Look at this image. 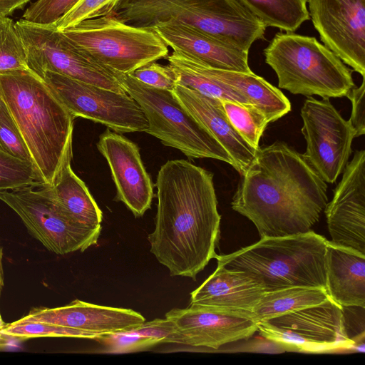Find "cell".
Instances as JSON below:
<instances>
[{
  "label": "cell",
  "instance_id": "cell-1",
  "mask_svg": "<svg viewBox=\"0 0 365 365\" xmlns=\"http://www.w3.org/2000/svg\"><path fill=\"white\" fill-rule=\"evenodd\" d=\"M155 186V228L148 235L150 251L172 277L196 279L216 258L221 216L213 174L185 160L160 167Z\"/></svg>",
  "mask_w": 365,
  "mask_h": 365
},
{
  "label": "cell",
  "instance_id": "cell-2",
  "mask_svg": "<svg viewBox=\"0 0 365 365\" xmlns=\"http://www.w3.org/2000/svg\"><path fill=\"white\" fill-rule=\"evenodd\" d=\"M327 191L303 155L277 141L257 149L231 206L255 225L260 238L289 236L311 230L328 202Z\"/></svg>",
  "mask_w": 365,
  "mask_h": 365
},
{
  "label": "cell",
  "instance_id": "cell-3",
  "mask_svg": "<svg viewBox=\"0 0 365 365\" xmlns=\"http://www.w3.org/2000/svg\"><path fill=\"white\" fill-rule=\"evenodd\" d=\"M6 105L44 184L51 185L72 159L74 117L30 69L0 73Z\"/></svg>",
  "mask_w": 365,
  "mask_h": 365
},
{
  "label": "cell",
  "instance_id": "cell-4",
  "mask_svg": "<svg viewBox=\"0 0 365 365\" xmlns=\"http://www.w3.org/2000/svg\"><path fill=\"white\" fill-rule=\"evenodd\" d=\"M110 16L150 29L182 24L247 53L267 28L237 0H118Z\"/></svg>",
  "mask_w": 365,
  "mask_h": 365
},
{
  "label": "cell",
  "instance_id": "cell-5",
  "mask_svg": "<svg viewBox=\"0 0 365 365\" xmlns=\"http://www.w3.org/2000/svg\"><path fill=\"white\" fill-rule=\"evenodd\" d=\"M327 240L312 230L284 237H262L229 255H217V266L241 271L265 292L294 286L326 289Z\"/></svg>",
  "mask_w": 365,
  "mask_h": 365
},
{
  "label": "cell",
  "instance_id": "cell-6",
  "mask_svg": "<svg viewBox=\"0 0 365 365\" xmlns=\"http://www.w3.org/2000/svg\"><path fill=\"white\" fill-rule=\"evenodd\" d=\"M263 53L279 88L292 94L341 98L355 87L353 70L315 37L278 32Z\"/></svg>",
  "mask_w": 365,
  "mask_h": 365
},
{
  "label": "cell",
  "instance_id": "cell-7",
  "mask_svg": "<svg viewBox=\"0 0 365 365\" xmlns=\"http://www.w3.org/2000/svg\"><path fill=\"white\" fill-rule=\"evenodd\" d=\"M125 92L140 106L148 123L145 132L189 158H212L230 164V155L182 105L173 91L143 83L129 74L115 73Z\"/></svg>",
  "mask_w": 365,
  "mask_h": 365
},
{
  "label": "cell",
  "instance_id": "cell-8",
  "mask_svg": "<svg viewBox=\"0 0 365 365\" xmlns=\"http://www.w3.org/2000/svg\"><path fill=\"white\" fill-rule=\"evenodd\" d=\"M61 31L79 50L115 73H130L169 53L153 29L131 26L112 16L86 20Z\"/></svg>",
  "mask_w": 365,
  "mask_h": 365
},
{
  "label": "cell",
  "instance_id": "cell-9",
  "mask_svg": "<svg viewBox=\"0 0 365 365\" xmlns=\"http://www.w3.org/2000/svg\"><path fill=\"white\" fill-rule=\"evenodd\" d=\"M257 331L262 336L283 345L287 351L364 352V341L356 342L349 337L342 307L330 298L258 322Z\"/></svg>",
  "mask_w": 365,
  "mask_h": 365
},
{
  "label": "cell",
  "instance_id": "cell-10",
  "mask_svg": "<svg viewBox=\"0 0 365 365\" xmlns=\"http://www.w3.org/2000/svg\"><path fill=\"white\" fill-rule=\"evenodd\" d=\"M15 26L26 48L28 67L38 76L51 71L117 93H126L115 72L79 50L55 26L22 19L15 22Z\"/></svg>",
  "mask_w": 365,
  "mask_h": 365
},
{
  "label": "cell",
  "instance_id": "cell-11",
  "mask_svg": "<svg viewBox=\"0 0 365 365\" xmlns=\"http://www.w3.org/2000/svg\"><path fill=\"white\" fill-rule=\"evenodd\" d=\"M0 200L19 215L30 235L52 252H84L98 242L101 226L91 227L70 220L39 186L1 191Z\"/></svg>",
  "mask_w": 365,
  "mask_h": 365
},
{
  "label": "cell",
  "instance_id": "cell-12",
  "mask_svg": "<svg viewBox=\"0 0 365 365\" xmlns=\"http://www.w3.org/2000/svg\"><path fill=\"white\" fill-rule=\"evenodd\" d=\"M74 117L91 120L118 133L145 132L148 120L140 106L127 93L45 71L40 76Z\"/></svg>",
  "mask_w": 365,
  "mask_h": 365
},
{
  "label": "cell",
  "instance_id": "cell-13",
  "mask_svg": "<svg viewBox=\"0 0 365 365\" xmlns=\"http://www.w3.org/2000/svg\"><path fill=\"white\" fill-rule=\"evenodd\" d=\"M301 117L307 144L303 157L324 182L334 183L348 163L355 130L329 98L307 97Z\"/></svg>",
  "mask_w": 365,
  "mask_h": 365
},
{
  "label": "cell",
  "instance_id": "cell-14",
  "mask_svg": "<svg viewBox=\"0 0 365 365\" xmlns=\"http://www.w3.org/2000/svg\"><path fill=\"white\" fill-rule=\"evenodd\" d=\"M320 39L344 63L365 77V0H307Z\"/></svg>",
  "mask_w": 365,
  "mask_h": 365
},
{
  "label": "cell",
  "instance_id": "cell-15",
  "mask_svg": "<svg viewBox=\"0 0 365 365\" xmlns=\"http://www.w3.org/2000/svg\"><path fill=\"white\" fill-rule=\"evenodd\" d=\"M165 318L174 324L180 344L217 349L251 338L257 331L252 312L213 309L194 304L168 312Z\"/></svg>",
  "mask_w": 365,
  "mask_h": 365
},
{
  "label": "cell",
  "instance_id": "cell-16",
  "mask_svg": "<svg viewBox=\"0 0 365 365\" xmlns=\"http://www.w3.org/2000/svg\"><path fill=\"white\" fill-rule=\"evenodd\" d=\"M324 212L331 242L365 255V150L346 164Z\"/></svg>",
  "mask_w": 365,
  "mask_h": 365
},
{
  "label": "cell",
  "instance_id": "cell-17",
  "mask_svg": "<svg viewBox=\"0 0 365 365\" xmlns=\"http://www.w3.org/2000/svg\"><path fill=\"white\" fill-rule=\"evenodd\" d=\"M106 158L116 188L115 200L123 202L138 217L150 208L153 184L141 160L138 145L107 128L96 144Z\"/></svg>",
  "mask_w": 365,
  "mask_h": 365
},
{
  "label": "cell",
  "instance_id": "cell-18",
  "mask_svg": "<svg viewBox=\"0 0 365 365\" xmlns=\"http://www.w3.org/2000/svg\"><path fill=\"white\" fill-rule=\"evenodd\" d=\"M19 322L53 324L101 336L136 327L145 321L131 309L98 305L75 299L58 307H34Z\"/></svg>",
  "mask_w": 365,
  "mask_h": 365
},
{
  "label": "cell",
  "instance_id": "cell-19",
  "mask_svg": "<svg viewBox=\"0 0 365 365\" xmlns=\"http://www.w3.org/2000/svg\"><path fill=\"white\" fill-rule=\"evenodd\" d=\"M173 93L185 109L218 141L230 155L233 168L243 174L252 163L257 150L249 145L230 122L222 101L177 84Z\"/></svg>",
  "mask_w": 365,
  "mask_h": 365
},
{
  "label": "cell",
  "instance_id": "cell-20",
  "mask_svg": "<svg viewBox=\"0 0 365 365\" xmlns=\"http://www.w3.org/2000/svg\"><path fill=\"white\" fill-rule=\"evenodd\" d=\"M153 29L173 51L210 68L242 73L252 72L248 53L221 43L187 26L166 23Z\"/></svg>",
  "mask_w": 365,
  "mask_h": 365
},
{
  "label": "cell",
  "instance_id": "cell-21",
  "mask_svg": "<svg viewBox=\"0 0 365 365\" xmlns=\"http://www.w3.org/2000/svg\"><path fill=\"white\" fill-rule=\"evenodd\" d=\"M264 289L246 273L217 266L190 293V304L205 307L252 312Z\"/></svg>",
  "mask_w": 365,
  "mask_h": 365
},
{
  "label": "cell",
  "instance_id": "cell-22",
  "mask_svg": "<svg viewBox=\"0 0 365 365\" xmlns=\"http://www.w3.org/2000/svg\"><path fill=\"white\" fill-rule=\"evenodd\" d=\"M326 291L341 307H365V255L327 242Z\"/></svg>",
  "mask_w": 365,
  "mask_h": 365
},
{
  "label": "cell",
  "instance_id": "cell-23",
  "mask_svg": "<svg viewBox=\"0 0 365 365\" xmlns=\"http://www.w3.org/2000/svg\"><path fill=\"white\" fill-rule=\"evenodd\" d=\"M71 161L64 163L51 185L43 184L39 187L70 220L88 227H101L102 211L84 182L73 171Z\"/></svg>",
  "mask_w": 365,
  "mask_h": 365
},
{
  "label": "cell",
  "instance_id": "cell-24",
  "mask_svg": "<svg viewBox=\"0 0 365 365\" xmlns=\"http://www.w3.org/2000/svg\"><path fill=\"white\" fill-rule=\"evenodd\" d=\"M205 68L212 76L245 96L253 107L265 116L269 123L291 110V103L285 95L253 72L226 71L207 66Z\"/></svg>",
  "mask_w": 365,
  "mask_h": 365
},
{
  "label": "cell",
  "instance_id": "cell-25",
  "mask_svg": "<svg viewBox=\"0 0 365 365\" xmlns=\"http://www.w3.org/2000/svg\"><path fill=\"white\" fill-rule=\"evenodd\" d=\"M94 340L108 354L132 353L164 343L180 344L174 324L166 318L145 321L136 327L102 334Z\"/></svg>",
  "mask_w": 365,
  "mask_h": 365
},
{
  "label": "cell",
  "instance_id": "cell-26",
  "mask_svg": "<svg viewBox=\"0 0 365 365\" xmlns=\"http://www.w3.org/2000/svg\"><path fill=\"white\" fill-rule=\"evenodd\" d=\"M167 58L176 74L178 84L208 97L252 106L242 94L209 74L200 62L175 51Z\"/></svg>",
  "mask_w": 365,
  "mask_h": 365
},
{
  "label": "cell",
  "instance_id": "cell-27",
  "mask_svg": "<svg viewBox=\"0 0 365 365\" xmlns=\"http://www.w3.org/2000/svg\"><path fill=\"white\" fill-rule=\"evenodd\" d=\"M329 297L324 288L294 286L265 292L252 311L257 322L318 304Z\"/></svg>",
  "mask_w": 365,
  "mask_h": 365
},
{
  "label": "cell",
  "instance_id": "cell-28",
  "mask_svg": "<svg viewBox=\"0 0 365 365\" xmlns=\"http://www.w3.org/2000/svg\"><path fill=\"white\" fill-rule=\"evenodd\" d=\"M263 24L294 32L310 19L307 0H237Z\"/></svg>",
  "mask_w": 365,
  "mask_h": 365
},
{
  "label": "cell",
  "instance_id": "cell-29",
  "mask_svg": "<svg viewBox=\"0 0 365 365\" xmlns=\"http://www.w3.org/2000/svg\"><path fill=\"white\" fill-rule=\"evenodd\" d=\"M0 334L6 339L24 341L34 338L66 337L95 339L100 335L41 322L18 320L5 324Z\"/></svg>",
  "mask_w": 365,
  "mask_h": 365
},
{
  "label": "cell",
  "instance_id": "cell-30",
  "mask_svg": "<svg viewBox=\"0 0 365 365\" xmlns=\"http://www.w3.org/2000/svg\"><path fill=\"white\" fill-rule=\"evenodd\" d=\"M225 112L235 130L252 148L257 150L259 142L269 122L253 106L222 101Z\"/></svg>",
  "mask_w": 365,
  "mask_h": 365
},
{
  "label": "cell",
  "instance_id": "cell-31",
  "mask_svg": "<svg viewBox=\"0 0 365 365\" xmlns=\"http://www.w3.org/2000/svg\"><path fill=\"white\" fill-rule=\"evenodd\" d=\"M21 69H29L24 43L15 22L0 15V73Z\"/></svg>",
  "mask_w": 365,
  "mask_h": 365
},
{
  "label": "cell",
  "instance_id": "cell-32",
  "mask_svg": "<svg viewBox=\"0 0 365 365\" xmlns=\"http://www.w3.org/2000/svg\"><path fill=\"white\" fill-rule=\"evenodd\" d=\"M42 184L43 179L33 163L0 150V192Z\"/></svg>",
  "mask_w": 365,
  "mask_h": 365
},
{
  "label": "cell",
  "instance_id": "cell-33",
  "mask_svg": "<svg viewBox=\"0 0 365 365\" xmlns=\"http://www.w3.org/2000/svg\"><path fill=\"white\" fill-rule=\"evenodd\" d=\"M0 150L34 165L32 157L19 130L1 96Z\"/></svg>",
  "mask_w": 365,
  "mask_h": 365
},
{
  "label": "cell",
  "instance_id": "cell-34",
  "mask_svg": "<svg viewBox=\"0 0 365 365\" xmlns=\"http://www.w3.org/2000/svg\"><path fill=\"white\" fill-rule=\"evenodd\" d=\"M118 0H80L70 11L53 25L63 31L81 22L108 16Z\"/></svg>",
  "mask_w": 365,
  "mask_h": 365
},
{
  "label": "cell",
  "instance_id": "cell-35",
  "mask_svg": "<svg viewBox=\"0 0 365 365\" xmlns=\"http://www.w3.org/2000/svg\"><path fill=\"white\" fill-rule=\"evenodd\" d=\"M80 0H36L25 11L22 19L42 25H54Z\"/></svg>",
  "mask_w": 365,
  "mask_h": 365
},
{
  "label": "cell",
  "instance_id": "cell-36",
  "mask_svg": "<svg viewBox=\"0 0 365 365\" xmlns=\"http://www.w3.org/2000/svg\"><path fill=\"white\" fill-rule=\"evenodd\" d=\"M137 81L158 89L173 91L178 84L175 73L170 65L156 61L145 64L128 73Z\"/></svg>",
  "mask_w": 365,
  "mask_h": 365
},
{
  "label": "cell",
  "instance_id": "cell-37",
  "mask_svg": "<svg viewBox=\"0 0 365 365\" xmlns=\"http://www.w3.org/2000/svg\"><path fill=\"white\" fill-rule=\"evenodd\" d=\"M365 77L358 88H353L346 95L351 101L352 108L350 123L355 130V137L365 134Z\"/></svg>",
  "mask_w": 365,
  "mask_h": 365
},
{
  "label": "cell",
  "instance_id": "cell-38",
  "mask_svg": "<svg viewBox=\"0 0 365 365\" xmlns=\"http://www.w3.org/2000/svg\"><path fill=\"white\" fill-rule=\"evenodd\" d=\"M30 0H0V15L7 16Z\"/></svg>",
  "mask_w": 365,
  "mask_h": 365
},
{
  "label": "cell",
  "instance_id": "cell-39",
  "mask_svg": "<svg viewBox=\"0 0 365 365\" xmlns=\"http://www.w3.org/2000/svg\"><path fill=\"white\" fill-rule=\"evenodd\" d=\"M3 250L0 244V296L4 286V271L2 266Z\"/></svg>",
  "mask_w": 365,
  "mask_h": 365
},
{
  "label": "cell",
  "instance_id": "cell-40",
  "mask_svg": "<svg viewBox=\"0 0 365 365\" xmlns=\"http://www.w3.org/2000/svg\"><path fill=\"white\" fill-rule=\"evenodd\" d=\"M4 325H5V323L3 322L1 314H0V331ZM1 341H6V339L4 338L3 335H1L0 334V342H1Z\"/></svg>",
  "mask_w": 365,
  "mask_h": 365
}]
</instances>
